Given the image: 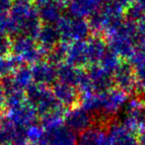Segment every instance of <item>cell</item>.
Returning <instances> with one entry per match:
<instances>
[{
	"instance_id": "obj_19",
	"label": "cell",
	"mask_w": 145,
	"mask_h": 145,
	"mask_svg": "<svg viewBox=\"0 0 145 145\" xmlns=\"http://www.w3.org/2000/svg\"><path fill=\"white\" fill-rule=\"evenodd\" d=\"M136 32H137L138 39L145 40V17L136 22Z\"/></svg>"
},
{
	"instance_id": "obj_15",
	"label": "cell",
	"mask_w": 145,
	"mask_h": 145,
	"mask_svg": "<svg viewBox=\"0 0 145 145\" xmlns=\"http://www.w3.org/2000/svg\"><path fill=\"white\" fill-rule=\"evenodd\" d=\"M88 50H89L90 64H99L101 59L107 52V44L102 38L94 37L87 40Z\"/></svg>"
},
{
	"instance_id": "obj_7",
	"label": "cell",
	"mask_w": 145,
	"mask_h": 145,
	"mask_svg": "<svg viewBox=\"0 0 145 145\" xmlns=\"http://www.w3.org/2000/svg\"><path fill=\"white\" fill-rule=\"evenodd\" d=\"M65 125L68 126L74 132L82 133L85 130L91 128V125L94 121V118L90 113L82 107H74L70 109L64 116L63 118Z\"/></svg>"
},
{
	"instance_id": "obj_9",
	"label": "cell",
	"mask_w": 145,
	"mask_h": 145,
	"mask_svg": "<svg viewBox=\"0 0 145 145\" xmlns=\"http://www.w3.org/2000/svg\"><path fill=\"white\" fill-rule=\"evenodd\" d=\"M52 92L59 104L66 109H72L77 107V104L81 100L78 89L75 86L62 82H56L52 87Z\"/></svg>"
},
{
	"instance_id": "obj_14",
	"label": "cell",
	"mask_w": 145,
	"mask_h": 145,
	"mask_svg": "<svg viewBox=\"0 0 145 145\" xmlns=\"http://www.w3.org/2000/svg\"><path fill=\"white\" fill-rule=\"evenodd\" d=\"M32 70L33 78L36 83L42 85H54L57 78V69L50 62H39Z\"/></svg>"
},
{
	"instance_id": "obj_17",
	"label": "cell",
	"mask_w": 145,
	"mask_h": 145,
	"mask_svg": "<svg viewBox=\"0 0 145 145\" xmlns=\"http://www.w3.org/2000/svg\"><path fill=\"white\" fill-rule=\"evenodd\" d=\"M127 19L137 22L141 18L145 17V0H135L126 9Z\"/></svg>"
},
{
	"instance_id": "obj_21",
	"label": "cell",
	"mask_w": 145,
	"mask_h": 145,
	"mask_svg": "<svg viewBox=\"0 0 145 145\" xmlns=\"http://www.w3.org/2000/svg\"><path fill=\"white\" fill-rule=\"evenodd\" d=\"M137 141H138V145H145V131L138 134Z\"/></svg>"
},
{
	"instance_id": "obj_20",
	"label": "cell",
	"mask_w": 145,
	"mask_h": 145,
	"mask_svg": "<svg viewBox=\"0 0 145 145\" xmlns=\"http://www.w3.org/2000/svg\"><path fill=\"white\" fill-rule=\"evenodd\" d=\"M6 109V95L1 82H0V114Z\"/></svg>"
},
{
	"instance_id": "obj_22",
	"label": "cell",
	"mask_w": 145,
	"mask_h": 145,
	"mask_svg": "<svg viewBox=\"0 0 145 145\" xmlns=\"http://www.w3.org/2000/svg\"><path fill=\"white\" fill-rule=\"evenodd\" d=\"M134 1H135V0H121L122 4H123V5L125 6L126 8H127L128 6L130 5V4H132V3H133Z\"/></svg>"
},
{
	"instance_id": "obj_11",
	"label": "cell",
	"mask_w": 145,
	"mask_h": 145,
	"mask_svg": "<svg viewBox=\"0 0 145 145\" xmlns=\"http://www.w3.org/2000/svg\"><path fill=\"white\" fill-rule=\"evenodd\" d=\"M108 0H71L69 10L73 17L84 19L93 17L104 7Z\"/></svg>"
},
{
	"instance_id": "obj_16",
	"label": "cell",
	"mask_w": 145,
	"mask_h": 145,
	"mask_svg": "<svg viewBox=\"0 0 145 145\" xmlns=\"http://www.w3.org/2000/svg\"><path fill=\"white\" fill-rule=\"evenodd\" d=\"M120 63H121L120 57H118L115 52H113L112 50H108L107 52L105 54V56H103V58L99 62V65L105 71H107L108 73L113 75L116 70V68L120 65Z\"/></svg>"
},
{
	"instance_id": "obj_23",
	"label": "cell",
	"mask_w": 145,
	"mask_h": 145,
	"mask_svg": "<svg viewBox=\"0 0 145 145\" xmlns=\"http://www.w3.org/2000/svg\"><path fill=\"white\" fill-rule=\"evenodd\" d=\"M39 2L44 6V5H46V4H50V2H52V0H39Z\"/></svg>"
},
{
	"instance_id": "obj_5",
	"label": "cell",
	"mask_w": 145,
	"mask_h": 145,
	"mask_svg": "<svg viewBox=\"0 0 145 145\" xmlns=\"http://www.w3.org/2000/svg\"><path fill=\"white\" fill-rule=\"evenodd\" d=\"M90 25L84 19L76 17H63L58 20L57 32L58 36L66 42H80L84 40L90 32Z\"/></svg>"
},
{
	"instance_id": "obj_24",
	"label": "cell",
	"mask_w": 145,
	"mask_h": 145,
	"mask_svg": "<svg viewBox=\"0 0 145 145\" xmlns=\"http://www.w3.org/2000/svg\"><path fill=\"white\" fill-rule=\"evenodd\" d=\"M113 1H118V2H120V3H121V4H122L121 0H113ZM122 5H123V4H122Z\"/></svg>"
},
{
	"instance_id": "obj_8",
	"label": "cell",
	"mask_w": 145,
	"mask_h": 145,
	"mask_svg": "<svg viewBox=\"0 0 145 145\" xmlns=\"http://www.w3.org/2000/svg\"><path fill=\"white\" fill-rule=\"evenodd\" d=\"M114 84L126 94H131L136 90V78L134 70L129 62H121L113 74Z\"/></svg>"
},
{
	"instance_id": "obj_18",
	"label": "cell",
	"mask_w": 145,
	"mask_h": 145,
	"mask_svg": "<svg viewBox=\"0 0 145 145\" xmlns=\"http://www.w3.org/2000/svg\"><path fill=\"white\" fill-rule=\"evenodd\" d=\"M40 16L44 20L48 22H54L58 21L59 18V11L57 6H54L52 4H46V5L42 6V9L40 11Z\"/></svg>"
},
{
	"instance_id": "obj_6",
	"label": "cell",
	"mask_w": 145,
	"mask_h": 145,
	"mask_svg": "<svg viewBox=\"0 0 145 145\" xmlns=\"http://www.w3.org/2000/svg\"><path fill=\"white\" fill-rule=\"evenodd\" d=\"M78 138L73 130L65 124H56L46 128L40 144L42 145H77Z\"/></svg>"
},
{
	"instance_id": "obj_1",
	"label": "cell",
	"mask_w": 145,
	"mask_h": 145,
	"mask_svg": "<svg viewBox=\"0 0 145 145\" xmlns=\"http://www.w3.org/2000/svg\"><path fill=\"white\" fill-rule=\"evenodd\" d=\"M110 50L120 58L130 59L136 50L138 36L136 22L123 20L120 25L106 34Z\"/></svg>"
},
{
	"instance_id": "obj_2",
	"label": "cell",
	"mask_w": 145,
	"mask_h": 145,
	"mask_svg": "<svg viewBox=\"0 0 145 145\" xmlns=\"http://www.w3.org/2000/svg\"><path fill=\"white\" fill-rule=\"evenodd\" d=\"M39 16L36 10L26 2H19L10 12L9 30L25 34L38 35L40 32Z\"/></svg>"
},
{
	"instance_id": "obj_13",
	"label": "cell",
	"mask_w": 145,
	"mask_h": 145,
	"mask_svg": "<svg viewBox=\"0 0 145 145\" xmlns=\"http://www.w3.org/2000/svg\"><path fill=\"white\" fill-rule=\"evenodd\" d=\"M108 136L113 145H138L137 137L122 123L111 122L109 124Z\"/></svg>"
},
{
	"instance_id": "obj_10",
	"label": "cell",
	"mask_w": 145,
	"mask_h": 145,
	"mask_svg": "<svg viewBox=\"0 0 145 145\" xmlns=\"http://www.w3.org/2000/svg\"><path fill=\"white\" fill-rule=\"evenodd\" d=\"M90 83L94 93H104L113 89L114 79L113 75L105 71L99 64L91 65L87 71Z\"/></svg>"
},
{
	"instance_id": "obj_4",
	"label": "cell",
	"mask_w": 145,
	"mask_h": 145,
	"mask_svg": "<svg viewBox=\"0 0 145 145\" xmlns=\"http://www.w3.org/2000/svg\"><path fill=\"white\" fill-rule=\"evenodd\" d=\"M121 123L134 134L145 131V99L136 96L128 100L123 109Z\"/></svg>"
},
{
	"instance_id": "obj_12",
	"label": "cell",
	"mask_w": 145,
	"mask_h": 145,
	"mask_svg": "<svg viewBox=\"0 0 145 145\" xmlns=\"http://www.w3.org/2000/svg\"><path fill=\"white\" fill-rule=\"evenodd\" d=\"M40 46H37L32 40L26 37L18 40L16 44H14L15 58L21 62H36L40 57Z\"/></svg>"
},
{
	"instance_id": "obj_3",
	"label": "cell",
	"mask_w": 145,
	"mask_h": 145,
	"mask_svg": "<svg viewBox=\"0 0 145 145\" xmlns=\"http://www.w3.org/2000/svg\"><path fill=\"white\" fill-rule=\"evenodd\" d=\"M99 97V112L97 115L101 118L103 123V118L107 123H111V118L124 109L126 103L129 100V96L125 92L113 88L104 93H98Z\"/></svg>"
}]
</instances>
